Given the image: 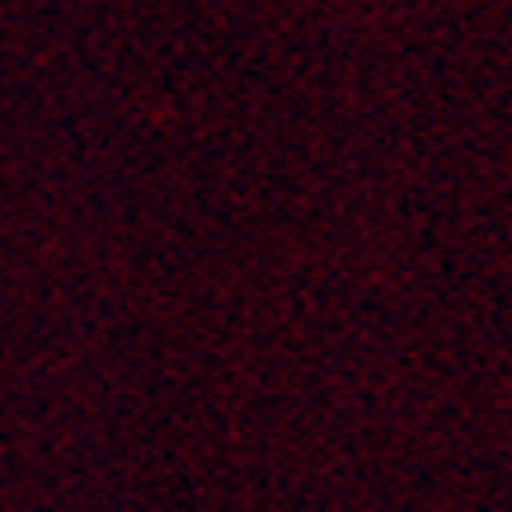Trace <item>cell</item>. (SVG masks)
<instances>
[]
</instances>
